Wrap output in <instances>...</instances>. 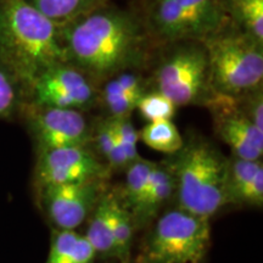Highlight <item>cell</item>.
Returning <instances> with one entry per match:
<instances>
[{
  "instance_id": "26",
  "label": "cell",
  "mask_w": 263,
  "mask_h": 263,
  "mask_svg": "<svg viewBox=\"0 0 263 263\" xmlns=\"http://www.w3.org/2000/svg\"><path fill=\"white\" fill-rule=\"evenodd\" d=\"M80 236L76 230L58 229L51 236L50 250L45 263H61L74 248Z\"/></svg>"
},
{
  "instance_id": "20",
  "label": "cell",
  "mask_w": 263,
  "mask_h": 263,
  "mask_svg": "<svg viewBox=\"0 0 263 263\" xmlns=\"http://www.w3.org/2000/svg\"><path fill=\"white\" fill-rule=\"evenodd\" d=\"M263 170L261 160H244L235 157L228 163L229 202L238 203L239 197L254 179L255 174Z\"/></svg>"
},
{
  "instance_id": "15",
  "label": "cell",
  "mask_w": 263,
  "mask_h": 263,
  "mask_svg": "<svg viewBox=\"0 0 263 263\" xmlns=\"http://www.w3.org/2000/svg\"><path fill=\"white\" fill-rule=\"evenodd\" d=\"M91 248L104 257H116V244L108 222L107 195L101 196L93 210L87 233L83 235Z\"/></svg>"
},
{
  "instance_id": "27",
  "label": "cell",
  "mask_w": 263,
  "mask_h": 263,
  "mask_svg": "<svg viewBox=\"0 0 263 263\" xmlns=\"http://www.w3.org/2000/svg\"><path fill=\"white\" fill-rule=\"evenodd\" d=\"M244 95H246V98L244 103L241 105V107H240L239 105V108L256 127L263 130L262 89L261 88H257V89L249 91V93H246Z\"/></svg>"
},
{
  "instance_id": "11",
  "label": "cell",
  "mask_w": 263,
  "mask_h": 263,
  "mask_svg": "<svg viewBox=\"0 0 263 263\" xmlns=\"http://www.w3.org/2000/svg\"><path fill=\"white\" fill-rule=\"evenodd\" d=\"M101 182L49 184L41 188L42 205L52 224L74 230L93 212L100 199Z\"/></svg>"
},
{
  "instance_id": "21",
  "label": "cell",
  "mask_w": 263,
  "mask_h": 263,
  "mask_svg": "<svg viewBox=\"0 0 263 263\" xmlns=\"http://www.w3.org/2000/svg\"><path fill=\"white\" fill-rule=\"evenodd\" d=\"M95 144L100 153L112 167H127L129 164L122 146L118 143L110 123L104 122L98 127L95 132Z\"/></svg>"
},
{
  "instance_id": "8",
  "label": "cell",
  "mask_w": 263,
  "mask_h": 263,
  "mask_svg": "<svg viewBox=\"0 0 263 263\" xmlns=\"http://www.w3.org/2000/svg\"><path fill=\"white\" fill-rule=\"evenodd\" d=\"M107 168L87 146L39 151L35 180L39 188L49 184L103 182Z\"/></svg>"
},
{
  "instance_id": "3",
  "label": "cell",
  "mask_w": 263,
  "mask_h": 263,
  "mask_svg": "<svg viewBox=\"0 0 263 263\" xmlns=\"http://www.w3.org/2000/svg\"><path fill=\"white\" fill-rule=\"evenodd\" d=\"M172 163L179 209L211 219L229 205V161L212 144L202 139L184 143Z\"/></svg>"
},
{
  "instance_id": "5",
  "label": "cell",
  "mask_w": 263,
  "mask_h": 263,
  "mask_svg": "<svg viewBox=\"0 0 263 263\" xmlns=\"http://www.w3.org/2000/svg\"><path fill=\"white\" fill-rule=\"evenodd\" d=\"M156 71V90L178 106L206 104L213 94L206 49L200 41L171 43Z\"/></svg>"
},
{
  "instance_id": "12",
  "label": "cell",
  "mask_w": 263,
  "mask_h": 263,
  "mask_svg": "<svg viewBox=\"0 0 263 263\" xmlns=\"http://www.w3.org/2000/svg\"><path fill=\"white\" fill-rule=\"evenodd\" d=\"M31 114L33 137L39 151L70 146H87L89 127L83 114L68 108L44 107L35 105Z\"/></svg>"
},
{
  "instance_id": "16",
  "label": "cell",
  "mask_w": 263,
  "mask_h": 263,
  "mask_svg": "<svg viewBox=\"0 0 263 263\" xmlns=\"http://www.w3.org/2000/svg\"><path fill=\"white\" fill-rule=\"evenodd\" d=\"M108 222L116 244V258L121 262L129 261L132 239H133V216L116 197L107 195Z\"/></svg>"
},
{
  "instance_id": "25",
  "label": "cell",
  "mask_w": 263,
  "mask_h": 263,
  "mask_svg": "<svg viewBox=\"0 0 263 263\" xmlns=\"http://www.w3.org/2000/svg\"><path fill=\"white\" fill-rule=\"evenodd\" d=\"M108 123H110L111 128H112L118 143L122 146L129 163L140 159L137 149L138 140H139V132L134 128L133 123L129 121V118H112V120L108 121Z\"/></svg>"
},
{
  "instance_id": "19",
  "label": "cell",
  "mask_w": 263,
  "mask_h": 263,
  "mask_svg": "<svg viewBox=\"0 0 263 263\" xmlns=\"http://www.w3.org/2000/svg\"><path fill=\"white\" fill-rule=\"evenodd\" d=\"M227 10L242 31L263 43V0H227Z\"/></svg>"
},
{
  "instance_id": "10",
  "label": "cell",
  "mask_w": 263,
  "mask_h": 263,
  "mask_svg": "<svg viewBox=\"0 0 263 263\" xmlns=\"http://www.w3.org/2000/svg\"><path fill=\"white\" fill-rule=\"evenodd\" d=\"M205 105L212 110L217 134L230 146L235 157L261 160L263 130L241 112L234 97L213 91Z\"/></svg>"
},
{
  "instance_id": "13",
  "label": "cell",
  "mask_w": 263,
  "mask_h": 263,
  "mask_svg": "<svg viewBox=\"0 0 263 263\" xmlns=\"http://www.w3.org/2000/svg\"><path fill=\"white\" fill-rule=\"evenodd\" d=\"M176 193V180L171 167L155 164L151 171L149 184L140 205L134 211L139 221H147L154 217L160 209Z\"/></svg>"
},
{
  "instance_id": "28",
  "label": "cell",
  "mask_w": 263,
  "mask_h": 263,
  "mask_svg": "<svg viewBox=\"0 0 263 263\" xmlns=\"http://www.w3.org/2000/svg\"><path fill=\"white\" fill-rule=\"evenodd\" d=\"M95 256H97V252L91 248L88 240L81 235L74 248L61 263H91Z\"/></svg>"
},
{
  "instance_id": "29",
  "label": "cell",
  "mask_w": 263,
  "mask_h": 263,
  "mask_svg": "<svg viewBox=\"0 0 263 263\" xmlns=\"http://www.w3.org/2000/svg\"><path fill=\"white\" fill-rule=\"evenodd\" d=\"M120 87L124 91L129 93L137 98H141L144 94L143 87H141V82L137 74L132 73V72H121L118 73L117 78H115Z\"/></svg>"
},
{
  "instance_id": "9",
  "label": "cell",
  "mask_w": 263,
  "mask_h": 263,
  "mask_svg": "<svg viewBox=\"0 0 263 263\" xmlns=\"http://www.w3.org/2000/svg\"><path fill=\"white\" fill-rule=\"evenodd\" d=\"M31 87L37 106L81 111L97 98L87 74L68 62L44 72Z\"/></svg>"
},
{
  "instance_id": "1",
  "label": "cell",
  "mask_w": 263,
  "mask_h": 263,
  "mask_svg": "<svg viewBox=\"0 0 263 263\" xmlns=\"http://www.w3.org/2000/svg\"><path fill=\"white\" fill-rule=\"evenodd\" d=\"M68 64L84 74L108 77L143 61L145 34L129 12L100 8L62 26Z\"/></svg>"
},
{
  "instance_id": "23",
  "label": "cell",
  "mask_w": 263,
  "mask_h": 263,
  "mask_svg": "<svg viewBox=\"0 0 263 263\" xmlns=\"http://www.w3.org/2000/svg\"><path fill=\"white\" fill-rule=\"evenodd\" d=\"M177 106L160 91L144 94L137 104V110L149 122L159 120H172Z\"/></svg>"
},
{
  "instance_id": "17",
  "label": "cell",
  "mask_w": 263,
  "mask_h": 263,
  "mask_svg": "<svg viewBox=\"0 0 263 263\" xmlns=\"http://www.w3.org/2000/svg\"><path fill=\"white\" fill-rule=\"evenodd\" d=\"M139 139L150 149L170 155L178 153L184 144L183 137L172 120L149 122L139 132Z\"/></svg>"
},
{
  "instance_id": "18",
  "label": "cell",
  "mask_w": 263,
  "mask_h": 263,
  "mask_svg": "<svg viewBox=\"0 0 263 263\" xmlns=\"http://www.w3.org/2000/svg\"><path fill=\"white\" fill-rule=\"evenodd\" d=\"M155 164V162H151V161L138 159L127 166L126 182H124L123 189L124 203L122 205L130 213L139 207L144 194L146 192L147 184H149L151 171Z\"/></svg>"
},
{
  "instance_id": "22",
  "label": "cell",
  "mask_w": 263,
  "mask_h": 263,
  "mask_svg": "<svg viewBox=\"0 0 263 263\" xmlns=\"http://www.w3.org/2000/svg\"><path fill=\"white\" fill-rule=\"evenodd\" d=\"M140 98L124 91L116 80L107 82L104 89V101L112 118L129 117L132 111L136 110Z\"/></svg>"
},
{
  "instance_id": "6",
  "label": "cell",
  "mask_w": 263,
  "mask_h": 263,
  "mask_svg": "<svg viewBox=\"0 0 263 263\" xmlns=\"http://www.w3.org/2000/svg\"><path fill=\"white\" fill-rule=\"evenodd\" d=\"M210 241V219L173 210L157 219L144 248L143 263H200Z\"/></svg>"
},
{
  "instance_id": "7",
  "label": "cell",
  "mask_w": 263,
  "mask_h": 263,
  "mask_svg": "<svg viewBox=\"0 0 263 263\" xmlns=\"http://www.w3.org/2000/svg\"><path fill=\"white\" fill-rule=\"evenodd\" d=\"M150 29L168 43L202 42L227 24L223 0H151Z\"/></svg>"
},
{
  "instance_id": "2",
  "label": "cell",
  "mask_w": 263,
  "mask_h": 263,
  "mask_svg": "<svg viewBox=\"0 0 263 263\" xmlns=\"http://www.w3.org/2000/svg\"><path fill=\"white\" fill-rule=\"evenodd\" d=\"M0 61L31 87L44 72L68 62L61 27L27 0H0Z\"/></svg>"
},
{
  "instance_id": "24",
  "label": "cell",
  "mask_w": 263,
  "mask_h": 263,
  "mask_svg": "<svg viewBox=\"0 0 263 263\" xmlns=\"http://www.w3.org/2000/svg\"><path fill=\"white\" fill-rule=\"evenodd\" d=\"M18 80L0 61V118H6L15 111L18 103Z\"/></svg>"
},
{
  "instance_id": "4",
  "label": "cell",
  "mask_w": 263,
  "mask_h": 263,
  "mask_svg": "<svg viewBox=\"0 0 263 263\" xmlns=\"http://www.w3.org/2000/svg\"><path fill=\"white\" fill-rule=\"evenodd\" d=\"M212 90L239 97L257 88L263 80L262 44L242 29L222 28L202 41Z\"/></svg>"
},
{
  "instance_id": "14",
  "label": "cell",
  "mask_w": 263,
  "mask_h": 263,
  "mask_svg": "<svg viewBox=\"0 0 263 263\" xmlns=\"http://www.w3.org/2000/svg\"><path fill=\"white\" fill-rule=\"evenodd\" d=\"M27 2L55 25L62 27L103 6L105 0H27Z\"/></svg>"
}]
</instances>
